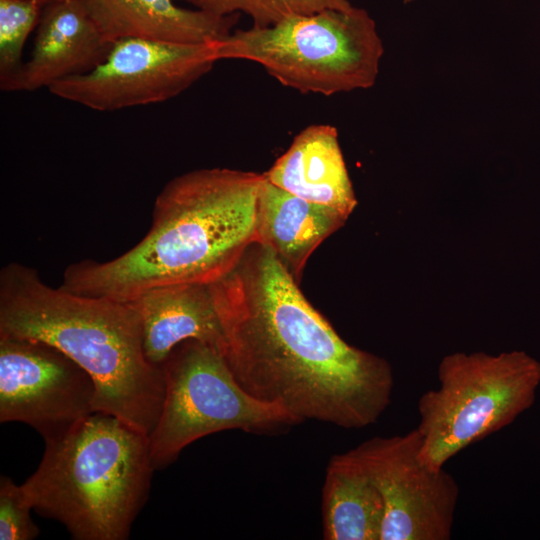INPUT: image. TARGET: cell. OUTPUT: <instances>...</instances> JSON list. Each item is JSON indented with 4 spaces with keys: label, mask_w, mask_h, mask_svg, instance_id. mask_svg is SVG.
Listing matches in <instances>:
<instances>
[{
    "label": "cell",
    "mask_w": 540,
    "mask_h": 540,
    "mask_svg": "<svg viewBox=\"0 0 540 540\" xmlns=\"http://www.w3.org/2000/svg\"><path fill=\"white\" fill-rule=\"evenodd\" d=\"M212 288L223 355L250 395L301 422L345 429L372 425L387 409L391 365L345 342L268 246L253 243Z\"/></svg>",
    "instance_id": "6da1fadb"
},
{
    "label": "cell",
    "mask_w": 540,
    "mask_h": 540,
    "mask_svg": "<svg viewBox=\"0 0 540 540\" xmlns=\"http://www.w3.org/2000/svg\"><path fill=\"white\" fill-rule=\"evenodd\" d=\"M263 178V173L229 168L173 178L157 195L151 227L141 241L109 261L70 264L60 287L129 301L159 286L223 279L258 240Z\"/></svg>",
    "instance_id": "7a4b0ae2"
},
{
    "label": "cell",
    "mask_w": 540,
    "mask_h": 540,
    "mask_svg": "<svg viewBox=\"0 0 540 540\" xmlns=\"http://www.w3.org/2000/svg\"><path fill=\"white\" fill-rule=\"evenodd\" d=\"M0 336L47 343L93 380L95 412L114 415L149 436L165 381L148 361L138 312L128 301L53 288L37 270L10 262L0 271Z\"/></svg>",
    "instance_id": "3957f363"
},
{
    "label": "cell",
    "mask_w": 540,
    "mask_h": 540,
    "mask_svg": "<svg viewBox=\"0 0 540 540\" xmlns=\"http://www.w3.org/2000/svg\"><path fill=\"white\" fill-rule=\"evenodd\" d=\"M154 471L147 435L93 412L45 442L38 468L21 486L33 510L63 524L73 539L126 540Z\"/></svg>",
    "instance_id": "277c9868"
},
{
    "label": "cell",
    "mask_w": 540,
    "mask_h": 540,
    "mask_svg": "<svg viewBox=\"0 0 540 540\" xmlns=\"http://www.w3.org/2000/svg\"><path fill=\"white\" fill-rule=\"evenodd\" d=\"M214 46L218 61H252L286 87L325 96L372 87L384 53L374 19L353 5L237 29Z\"/></svg>",
    "instance_id": "5b68a950"
},
{
    "label": "cell",
    "mask_w": 540,
    "mask_h": 540,
    "mask_svg": "<svg viewBox=\"0 0 540 540\" xmlns=\"http://www.w3.org/2000/svg\"><path fill=\"white\" fill-rule=\"evenodd\" d=\"M439 387L418 400L419 459L439 469L459 452L512 424L534 404L540 361L525 351L455 352L437 370Z\"/></svg>",
    "instance_id": "8992f818"
},
{
    "label": "cell",
    "mask_w": 540,
    "mask_h": 540,
    "mask_svg": "<svg viewBox=\"0 0 540 540\" xmlns=\"http://www.w3.org/2000/svg\"><path fill=\"white\" fill-rule=\"evenodd\" d=\"M161 366L164 400L148 436L156 470L172 464L185 447L210 434L232 429L277 434L302 423L280 405L246 392L221 351L207 343L184 341Z\"/></svg>",
    "instance_id": "52a82bcc"
},
{
    "label": "cell",
    "mask_w": 540,
    "mask_h": 540,
    "mask_svg": "<svg viewBox=\"0 0 540 540\" xmlns=\"http://www.w3.org/2000/svg\"><path fill=\"white\" fill-rule=\"evenodd\" d=\"M216 62L214 42L122 38L113 42L106 58L92 70L59 80L48 90L91 110L117 111L174 98Z\"/></svg>",
    "instance_id": "ba28073f"
},
{
    "label": "cell",
    "mask_w": 540,
    "mask_h": 540,
    "mask_svg": "<svg viewBox=\"0 0 540 540\" xmlns=\"http://www.w3.org/2000/svg\"><path fill=\"white\" fill-rule=\"evenodd\" d=\"M421 437L376 436L350 451L381 493L384 520L380 540H449L459 499L456 479L444 467L419 459Z\"/></svg>",
    "instance_id": "9c48e42d"
},
{
    "label": "cell",
    "mask_w": 540,
    "mask_h": 540,
    "mask_svg": "<svg viewBox=\"0 0 540 540\" xmlns=\"http://www.w3.org/2000/svg\"><path fill=\"white\" fill-rule=\"evenodd\" d=\"M96 387L86 371L57 348L0 336V422H22L44 442L95 412Z\"/></svg>",
    "instance_id": "30bf717a"
},
{
    "label": "cell",
    "mask_w": 540,
    "mask_h": 540,
    "mask_svg": "<svg viewBox=\"0 0 540 540\" xmlns=\"http://www.w3.org/2000/svg\"><path fill=\"white\" fill-rule=\"evenodd\" d=\"M113 43L90 15L84 0H60L43 7L31 56L3 83L4 92H31L86 73L101 63Z\"/></svg>",
    "instance_id": "8fae6325"
},
{
    "label": "cell",
    "mask_w": 540,
    "mask_h": 540,
    "mask_svg": "<svg viewBox=\"0 0 540 540\" xmlns=\"http://www.w3.org/2000/svg\"><path fill=\"white\" fill-rule=\"evenodd\" d=\"M139 314L148 361L161 366L172 350L198 340L223 354L224 335L212 284L159 286L129 300Z\"/></svg>",
    "instance_id": "7c38bea8"
},
{
    "label": "cell",
    "mask_w": 540,
    "mask_h": 540,
    "mask_svg": "<svg viewBox=\"0 0 540 540\" xmlns=\"http://www.w3.org/2000/svg\"><path fill=\"white\" fill-rule=\"evenodd\" d=\"M264 175L289 193L331 207L347 218L357 205L338 131L329 124H313L300 131Z\"/></svg>",
    "instance_id": "4fadbf2b"
},
{
    "label": "cell",
    "mask_w": 540,
    "mask_h": 540,
    "mask_svg": "<svg viewBox=\"0 0 540 540\" xmlns=\"http://www.w3.org/2000/svg\"><path fill=\"white\" fill-rule=\"evenodd\" d=\"M111 43L146 38L184 44L216 42L232 32L239 14L217 15L177 6L173 0H84Z\"/></svg>",
    "instance_id": "5bb4252c"
},
{
    "label": "cell",
    "mask_w": 540,
    "mask_h": 540,
    "mask_svg": "<svg viewBox=\"0 0 540 540\" xmlns=\"http://www.w3.org/2000/svg\"><path fill=\"white\" fill-rule=\"evenodd\" d=\"M346 220L337 210L291 194L264 175L258 196L257 242L275 253L297 283L312 252Z\"/></svg>",
    "instance_id": "9a60e30c"
},
{
    "label": "cell",
    "mask_w": 540,
    "mask_h": 540,
    "mask_svg": "<svg viewBox=\"0 0 540 540\" xmlns=\"http://www.w3.org/2000/svg\"><path fill=\"white\" fill-rule=\"evenodd\" d=\"M380 491L349 450L332 456L322 490L326 540H380L384 520Z\"/></svg>",
    "instance_id": "2e32d148"
},
{
    "label": "cell",
    "mask_w": 540,
    "mask_h": 540,
    "mask_svg": "<svg viewBox=\"0 0 540 540\" xmlns=\"http://www.w3.org/2000/svg\"><path fill=\"white\" fill-rule=\"evenodd\" d=\"M201 10L217 15L244 13L252 27L271 26L291 15L310 14L328 8H347L348 0H191Z\"/></svg>",
    "instance_id": "e0dca14e"
},
{
    "label": "cell",
    "mask_w": 540,
    "mask_h": 540,
    "mask_svg": "<svg viewBox=\"0 0 540 540\" xmlns=\"http://www.w3.org/2000/svg\"><path fill=\"white\" fill-rule=\"evenodd\" d=\"M43 7L35 0H0V83L24 63L25 42L38 25Z\"/></svg>",
    "instance_id": "ac0fdd59"
},
{
    "label": "cell",
    "mask_w": 540,
    "mask_h": 540,
    "mask_svg": "<svg viewBox=\"0 0 540 540\" xmlns=\"http://www.w3.org/2000/svg\"><path fill=\"white\" fill-rule=\"evenodd\" d=\"M33 507L21 485L12 479H0V539L32 540L39 528L31 518Z\"/></svg>",
    "instance_id": "d6986e66"
},
{
    "label": "cell",
    "mask_w": 540,
    "mask_h": 540,
    "mask_svg": "<svg viewBox=\"0 0 540 540\" xmlns=\"http://www.w3.org/2000/svg\"><path fill=\"white\" fill-rule=\"evenodd\" d=\"M37 1L38 3H40L41 5L45 6L47 4H50L52 2H56V1H60V0H35Z\"/></svg>",
    "instance_id": "ffe728a7"
},
{
    "label": "cell",
    "mask_w": 540,
    "mask_h": 540,
    "mask_svg": "<svg viewBox=\"0 0 540 540\" xmlns=\"http://www.w3.org/2000/svg\"><path fill=\"white\" fill-rule=\"evenodd\" d=\"M402 1H403V3H405V4H409V3L414 2V1H417V0H402Z\"/></svg>",
    "instance_id": "44dd1931"
}]
</instances>
